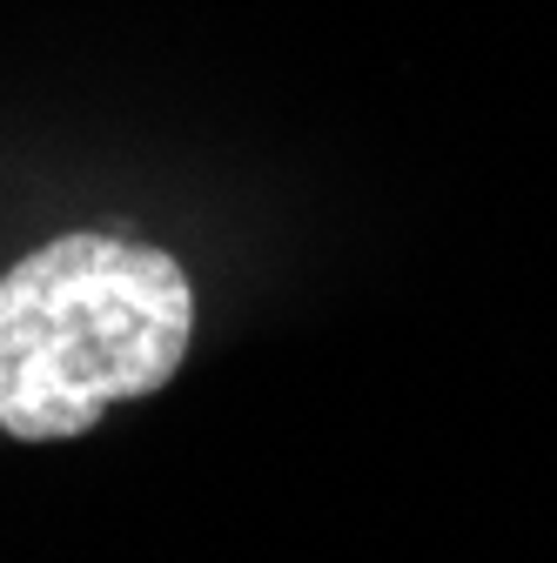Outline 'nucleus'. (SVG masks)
Masks as SVG:
<instances>
[{
  "instance_id": "nucleus-1",
  "label": "nucleus",
  "mask_w": 557,
  "mask_h": 563,
  "mask_svg": "<svg viewBox=\"0 0 557 563\" xmlns=\"http://www.w3.org/2000/svg\"><path fill=\"white\" fill-rule=\"evenodd\" d=\"M195 342V282L101 229L54 235L0 275V430L14 443L88 437L121 402L175 383Z\"/></svg>"
}]
</instances>
